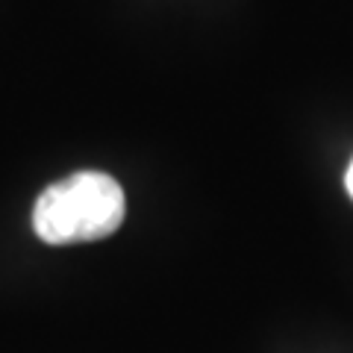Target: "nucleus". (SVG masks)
Segmentation results:
<instances>
[{"instance_id": "nucleus-2", "label": "nucleus", "mask_w": 353, "mask_h": 353, "mask_svg": "<svg viewBox=\"0 0 353 353\" xmlns=\"http://www.w3.org/2000/svg\"><path fill=\"white\" fill-rule=\"evenodd\" d=\"M345 185H347V194L353 197V162H350V168H347V176H345Z\"/></svg>"}, {"instance_id": "nucleus-1", "label": "nucleus", "mask_w": 353, "mask_h": 353, "mask_svg": "<svg viewBox=\"0 0 353 353\" xmlns=\"http://www.w3.org/2000/svg\"><path fill=\"white\" fill-rule=\"evenodd\" d=\"M127 212L124 189L109 174L80 171L48 185L32 206V230L48 245L112 236Z\"/></svg>"}]
</instances>
